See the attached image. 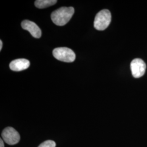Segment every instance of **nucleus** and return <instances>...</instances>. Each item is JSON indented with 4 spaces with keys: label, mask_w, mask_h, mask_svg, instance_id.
<instances>
[{
    "label": "nucleus",
    "mask_w": 147,
    "mask_h": 147,
    "mask_svg": "<svg viewBox=\"0 0 147 147\" xmlns=\"http://www.w3.org/2000/svg\"><path fill=\"white\" fill-rule=\"evenodd\" d=\"M23 29L29 32L32 36L36 38H39L42 36V31L40 28L34 22L30 20H24L21 23Z\"/></svg>",
    "instance_id": "423d86ee"
},
{
    "label": "nucleus",
    "mask_w": 147,
    "mask_h": 147,
    "mask_svg": "<svg viewBox=\"0 0 147 147\" xmlns=\"http://www.w3.org/2000/svg\"><path fill=\"white\" fill-rule=\"evenodd\" d=\"M74 8L72 7H63L53 11L51 19L53 22L57 26H63L67 24L74 13Z\"/></svg>",
    "instance_id": "f257e3e1"
},
{
    "label": "nucleus",
    "mask_w": 147,
    "mask_h": 147,
    "mask_svg": "<svg viewBox=\"0 0 147 147\" xmlns=\"http://www.w3.org/2000/svg\"><path fill=\"white\" fill-rule=\"evenodd\" d=\"M2 137L6 143L14 145L19 142L20 136L19 132L11 127H7L2 132Z\"/></svg>",
    "instance_id": "20e7f679"
},
{
    "label": "nucleus",
    "mask_w": 147,
    "mask_h": 147,
    "mask_svg": "<svg viewBox=\"0 0 147 147\" xmlns=\"http://www.w3.org/2000/svg\"><path fill=\"white\" fill-rule=\"evenodd\" d=\"M57 2L56 0H37L35 1L34 4L38 8L43 9L54 5Z\"/></svg>",
    "instance_id": "6e6552de"
},
{
    "label": "nucleus",
    "mask_w": 147,
    "mask_h": 147,
    "mask_svg": "<svg viewBox=\"0 0 147 147\" xmlns=\"http://www.w3.org/2000/svg\"><path fill=\"white\" fill-rule=\"evenodd\" d=\"M146 64L140 58H135L130 64V68L132 76L135 78H139L143 76L146 72Z\"/></svg>",
    "instance_id": "39448f33"
},
{
    "label": "nucleus",
    "mask_w": 147,
    "mask_h": 147,
    "mask_svg": "<svg viewBox=\"0 0 147 147\" xmlns=\"http://www.w3.org/2000/svg\"><path fill=\"white\" fill-rule=\"evenodd\" d=\"M0 147H5L4 143H3V142L2 140V138L0 139Z\"/></svg>",
    "instance_id": "9d476101"
},
{
    "label": "nucleus",
    "mask_w": 147,
    "mask_h": 147,
    "mask_svg": "<svg viewBox=\"0 0 147 147\" xmlns=\"http://www.w3.org/2000/svg\"><path fill=\"white\" fill-rule=\"evenodd\" d=\"M30 63L26 59H17L11 62L9 67L11 70L14 71H20L24 70L30 67Z\"/></svg>",
    "instance_id": "0eeeda50"
},
{
    "label": "nucleus",
    "mask_w": 147,
    "mask_h": 147,
    "mask_svg": "<svg viewBox=\"0 0 147 147\" xmlns=\"http://www.w3.org/2000/svg\"><path fill=\"white\" fill-rule=\"evenodd\" d=\"M111 21V14L107 9L100 11L95 18L94 26L99 31H103L107 28Z\"/></svg>",
    "instance_id": "f03ea898"
},
{
    "label": "nucleus",
    "mask_w": 147,
    "mask_h": 147,
    "mask_svg": "<svg viewBox=\"0 0 147 147\" xmlns=\"http://www.w3.org/2000/svg\"><path fill=\"white\" fill-rule=\"evenodd\" d=\"M38 147H56V143L53 141L47 140L40 144Z\"/></svg>",
    "instance_id": "1a4fd4ad"
},
{
    "label": "nucleus",
    "mask_w": 147,
    "mask_h": 147,
    "mask_svg": "<svg viewBox=\"0 0 147 147\" xmlns=\"http://www.w3.org/2000/svg\"><path fill=\"white\" fill-rule=\"evenodd\" d=\"M54 57L59 61L70 63L73 62L76 58L75 53L68 47H57L53 50Z\"/></svg>",
    "instance_id": "7ed1b4c3"
},
{
    "label": "nucleus",
    "mask_w": 147,
    "mask_h": 147,
    "mask_svg": "<svg viewBox=\"0 0 147 147\" xmlns=\"http://www.w3.org/2000/svg\"><path fill=\"white\" fill-rule=\"evenodd\" d=\"M2 45H3V44H2V41L1 40H0V51L2 50Z\"/></svg>",
    "instance_id": "9b49d317"
}]
</instances>
